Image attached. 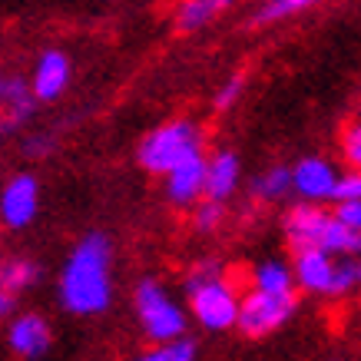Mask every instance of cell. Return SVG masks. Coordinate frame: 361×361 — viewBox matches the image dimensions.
<instances>
[{"mask_svg": "<svg viewBox=\"0 0 361 361\" xmlns=\"http://www.w3.org/2000/svg\"><path fill=\"white\" fill-rule=\"evenodd\" d=\"M113 249L110 239L103 232H90L77 242V249L70 252V259L63 262L60 282H56V295L60 305L70 315L90 318L103 315L113 302Z\"/></svg>", "mask_w": 361, "mask_h": 361, "instance_id": "1", "label": "cell"}, {"mask_svg": "<svg viewBox=\"0 0 361 361\" xmlns=\"http://www.w3.org/2000/svg\"><path fill=\"white\" fill-rule=\"evenodd\" d=\"M239 285L229 279L226 265L216 259H199L186 272V298L189 315L196 318L206 331H229L239 325L242 308Z\"/></svg>", "mask_w": 361, "mask_h": 361, "instance_id": "2", "label": "cell"}, {"mask_svg": "<svg viewBox=\"0 0 361 361\" xmlns=\"http://www.w3.org/2000/svg\"><path fill=\"white\" fill-rule=\"evenodd\" d=\"M282 235L292 252H329V255H361V235L335 216V209L295 202L282 216Z\"/></svg>", "mask_w": 361, "mask_h": 361, "instance_id": "3", "label": "cell"}, {"mask_svg": "<svg viewBox=\"0 0 361 361\" xmlns=\"http://www.w3.org/2000/svg\"><path fill=\"white\" fill-rule=\"evenodd\" d=\"M202 142H206V133H202L199 123L169 120V123H159L156 130H149L142 136V142L136 146V159H140V166L146 173L166 179L183 163L206 156L202 153Z\"/></svg>", "mask_w": 361, "mask_h": 361, "instance_id": "4", "label": "cell"}, {"mask_svg": "<svg viewBox=\"0 0 361 361\" xmlns=\"http://www.w3.org/2000/svg\"><path fill=\"white\" fill-rule=\"evenodd\" d=\"M292 269L302 292L318 298H345L361 288V255L329 252H292Z\"/></svg>", "mask_w": 361, "mask_h": 361, "instance_id": "5", "label": "cell"}, {"mask_svg": "<svg viewBox=\"0 0 361 361\" xmlns=\"http://www.w3.org/2000/svg\"><path fill=\"white\" fill-rule=\"evenodd\" d=\"M133 312L140 322V331L153 345H173L186 338L189 315L176 302V295L159 279H140L133 288Z\"/></svg>", "mask_w": 361, "mask_h": 361, "instance_id": "6", "label": "cell"}, {"mask_svg": "<svg viewBox=\"0 0 361 361\" xmlns=\"http://www.w3.org/2000/svg\"><path fill=\"white\" fill-rule=\"evenodd\" d=\"M292 315H295V295H262V292L249 288L242 295L235 329L245 338H265V335H275Z\"/></svg>", "mask_w": 361, "mask_h": 361, "instance_id": "7", "label": "cell"}, {"mask_svg": "<svg viewBox=\"0 0 361 361\" xmlns=\"http://www.w3.org/2000/svg\"><path fill=\"white\" fill-rule=\"evenodd\" d=\"M338 179H341V173L325 156H302V159L292 166V192H295L298 202H305V206L335 202Z\"/></svg>", "mask_w": 361, "mask_h": 361, "instance_id": "8", "label": "cell"}, {"mask_svg": "<svg viewBox=\"0 0 361 361\" xmlns=\"http://www.w3.org/2000/svg\"><path fill=\"white\" fill-rule=\"evenodd\" d=\"M40 212V183L30 173L11 176L0 189V222L7 229H27Z\"/></svg>", "mask_w": 361, "mask_h": 361, "instance_id": "9", "label": "cell"}, {"mask_svg": "<svg viewBox=\"0 0 361 361\" xmlns=\"http://www.w3.org/2000/svg\"><path fill=\"white\" fill-rule=\"evenodd\" d=\"M206 163L209 156L189 159L163 179V196L176 209H196L206 199Z\"/></svg>", "mask_w": 361, "mask_h": 361, "instance_id": "10", "label": "cell"}, {"mask_svg": "<svg viewBox=\"0 0 361 361\" xmlns=\"http://www.w3.org/2000/svg\"><path fill=\"white\" fill-rule=\"evenodd\" d=\"M50 325H47L44 315H37V312H20V315L11 318V325H7V348L23 361H33L47 355L50 348Z\"/></svg>", "mask_w": 361, "mask_h": 361, "instance_id": "11", "label": "cell"}, {"mask_svg": "<svg viewBox=\"0 0 361 361\" xmlns=\"http://www.w3.org/2000/svg\"><path fill=\"white\" fill-rule=\"evenodd\" d=\"M70 73H73V66H70V56L63 50H44L37 56V63H33L27 80H30L37 99L50 103V99L63 97V90L70 87Z\"/></svg>", "mask_w": 361, "mask_h": 361, "instance_id": "12", "label": "cell"}, {"mask_svg": "<svg viewBox=\"0 0 361 361\" xmlns=\"http://www.w3.org/2000/svg\"><path fill=\"white\" fill-rule=\"evenodd\" d=\"M37 93H33L30 80L23 77H4L0 83V116H4V133H17L23 123L37 110Z\"/></svg>", "mask_w": 361, "mask_h": 361, "instance_id": "13", "label": "cell"}, {"mask_svg": "<svg viewBox=\"0 0 361 361\" xmlns=\"http://www.w3.org/2000/svg\"><path fill=\"white\" fill-rule=\"evenodd\" d=\"M239 179H242L239 156L232 153V149H216V153L209 156V163H206V199L226 206V202L235 196Z\"/></svg>", "mask_w": 361, "mask_h": 361, "instance_id": "14", "label": "cell"}, {"mask_svg": "<svg viewBox=\"0 0 361 361\" xmlns=\"http://www.w3.org/2000/svg\"><path fill=\"white\" fill-rule=\"evenodd\" d=\"M37 282H40V265L33 259L13 255V259H7L0 265V308H4V315L13 308V298L23 295Z\"/></svg>", "mask_w": 361, "mask_h": 361, "instance_id": "15", "label": "cell"}, {"mask_svg": "<svg viewBox=\"0 0 361 361\" xmlns=\"http://www.w3.org/2000/svg\"><path fill=\"white\" fill-rule=\"evenodd\" d=\"M249 282L252 292H262V295H295V269L285 259H262L249 269Z\"/></svg>", "mask_w": 361, "mask_h": 361, "instance_id": "16", "label": "cell"}, {"mask_svg": "<svg viewBox=\"0 0 361 361\" xmlns=\"http://www.w3.org/2000/svg\"><path fill=\"white\" fill-rule=\"evenodd\" d=\"M292 192V169L288 166H269L252 179V199L255 202H282Z\"/></svg>", "mask_w": 361, "mask_h": 361, "instance_id": "17", "label": "cell"}, {"mask_svg": "<svg viewBox=\"0 0 361 361\" xmlns=\"http://www.w3.org/2000/svg\"><path fill=\"white\" fill-rule=\"evenodd\" d=\"M222 11H226L222 0H186V4L176 7V27L186 33L202 30V27H209Z\"/></svg>", "mask_w": 361, "mask_h": 361, "instance_id": "18", "label": "cell"}, {"mask_svg": "<svg viewBox=\"0 0 361 361\" xmlns=\"http://www.w3.org/2000/svg\"><path fill=\"white\" fill-rule=\"evenodd\" d=\"M130 361H196V345L189 338L173 341V345H153Z\"/></svg>", "mask_w": 361, "mask_h": 361, "instance_id": "19", "label": "cell"}, {"mask_svg": "<svg viewBox=\"0 0 361 361\" xmlns=\"http://www.w3.org/2000/svg\"><path fill=\"white\" fill-rule=\"evenodd\" d=\"M312 4L308 0H269L259 7L255 13V23H275V20H285V17H295V13L308 11Z\"/></svg>", "mask_w": 361, "mask_h": 361, "instance_id": "20", "label": "cell"}, {"mask_svg": "<svg viewBox=\"0 0 361 361\" xmlns=\"http://www.w3.org/2000/svg\"><path fill=\"white\" fill-rule=\"evenodd\" d=\"M226 219V206L222 202H212V199H202L196 209H192V226L199 232H216Z\"/></svg>", "mask_w": 361, "mask_h": 361, "instance_id": "21", "label": "cell"}, {"mask_svg": "<svg viewBox=\"0 0 361 361\" xmlns=\"http://www.w3.org/2000/svg\"><path fill=\"white\" fill-rule=\"evenodd\" d=\"M341 156H345L348 169L361 173V120L348 123V126L341 130Z\"/></svg>", "mask_w": 361, "mask_h": 361, "instance_id": "22", "label": "cell"}, {"mask_svg": "<svg viewBox=\"0 0 361 361\" xmlns=\"http://www.w3.org/2000/svg\"><path fill=\"white\" fill-rule=\"evenodd\" d=\"M335 202H361V173H355V169H345V173H341Z\"/></svg>", "mask_w": 361, "mask_h": 361, "instance_id": "23", "label": "cell"}, {"mask_svg": "<svg viewBox=\"0 0 361 361\" xmlns=\"http://www.w3.org/2000/svg\"><path fill=\"white\" fill-rule=\"evenodd\" d=\"M242 83H245V77H242V73H235V77H229L226 83H222L219 93H216V110H229L232 103L239 99Z\"/></svg>", "mask_w": 361, "mask_h": 361, "instance_id": "24", "label": "cell"}, {"mask_svg": "<svg viewBox=\"0 0 361 361\" xmlns=\"http://www.w3.org/2000/svg\"><path fill=\"white\" fill-rule=\"evenodd\" d=\"M335 216H338L351 232L361 235V202H335Z\"/></svg>", "mask_w": 361, "mask_h": 361, "instance_id": "25", "label": "cell"}, {"mask_svg": "<svg viewBox=\"0 0 361 361\" xmlns=\"http://www.w3.org/2000/svg\"><path fill=\"white\" fill-rule=\"evenodd\" d=\"M50 149H54V140H50V136H44V133H40V136H27V140H23V156H30V159L47 156Z\"/></svg>", "mask_w": 361, "mask_h": 361, "instance_id": "26", "label": "cell"}, {"mask_svg": "<svg viewBox=\"0 0 361 361\" xmlns=\"http://www.w3.org/2000/svg\"><path fill=\"white\" fill-rule=\"evenodd\" d=\"M358 120H361V99H358Z\"/></svg>", "mask_w": 361, "mask_h": 361, "instance_id": "27", "label": "cell"}, {"mask_svg": "<svg viewBox=\"0 0 361 361\" xmlns=\"http://www.w3.org/2000/svg\"><path fill=\"white\" fill-rule=\"evenodd\" d=\"M358 295H361V288H358Z\"/></svg>", "mask_w": 361, "mask_h": 361, "instance_id": "28", "label": "cell"}]
</instances>
